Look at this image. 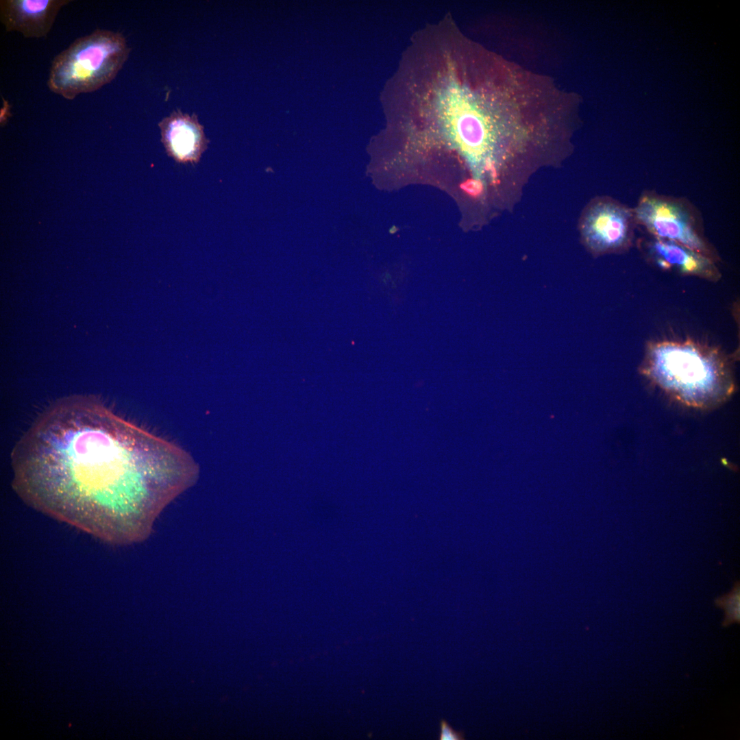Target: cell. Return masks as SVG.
Listing matches in <instances>:
<instances>
[{"label": "cell", "instance_id": "cell-4", "mask_svg": "<svg viewBox=\"0 0 740 740\" xmlns=\"http://www.w3.org/2000/svg\"><path fill=\"white\" fill-rule=\"evenodd\" d=\"M637 227L648 236L671 241L716 262L719 257L704 233L698 208L687 198L644 190L633 207Z\"/></svg>", "mask_w": 740, "mask_h": 740}, {"label": "cell", "instance_id": "cell-1", "mask_svg": "<svg viewBox=\"0 0 740 740\" xmlns=\"http://www.w3.org/2000/svg\"><path fill=\"white\" fill-rule=\"evenodd\" d=\"M11 457L14 488L25 502L120 544L147 538L199 475L186 451L84 395L49 406Z\"/></svg>", "mask_w": 740, "mask_h": 740}, {"label": "cell", "instance_id": "cell-8", "mask_svg": "<svg viewBox=\"0 0 740 740\" xmlns=\"http://www.w3.org/2000/svg\"><path fill=\"white\" fill-rule=\"evenodd\" d=\"M158 126L169 156L181 164L199 162L209 140L195 114L190 115L177 110L162 119Z\"/></svg>", "mask_w": 740, "mask_h": 740}, {"label": "cell", "instance_id": "cell-5", "mask_svg": "<svg viewBox=\"0 0 740 740\" xmlns=\"http://www.w3.org/2000/svg\"><path fill=\"white\" fill-rule=\"evenodd\" d=\"M578 227L583 245L594 256L627 251L637 228L633 208L608 196L588 203Z\"/></svg>", "mask_w": 740, "mask_h": 740}, {"label": "cell", "instance_id": "cell-6", "mask_svg": "<svg viewBox=\"0 0 740 740\" xmlns=\"http://www.w3.org/2000/svg\"><path fill=\"white\" fill-rule=\"evenodd\" d=\"M637 245L645 259L661 269L711 281L721 278L715 260L678 243L648 236Z\"/></svg>", "mask_w": 740, "mask_h": 740}, {"label": "cell", "instance_id": "cell-10", "mask_svg": "<svg viewBox=\"0 0 740 740\" xmlns=\"http://www.w3.org/2000/svg\"><path fill=\"white\" fill-rule=\"evenodd\" d=\"M464 732L456 731L445 719L440 722L439 740H463Z\"/></svg>", "mask_w": 740, "mask_h": 740}, {"label": "cell", "instance_id": "cell-3", "mask_svg": "<svg viewBox=\"0 0 740 740\" xmlns=\"http://www.w3.org/2000/svg\"><path fill=\"white\" fill-rule=\"evenodd\" d=\"M646 373L682 399L698 402L720 393L728 385L716 352L692 341H661L650 346Z\"/></svg>", "mask_w": 740, "mask_h": 740}, {"label": "cell", "instance_id": "cell-7", "mask_svg": "<svg viewBox=\"0 0 740 740\" xmlns=\"http://www.w3.org/2000/svg\"><path fill=\"white\" fill-rule=\"evenodd\" d=\"M69 0H1V22L8 32H18L25 38L46 37L56 17Z\"/></svg>", "mask_w": 740, "mask_h": 740}, {"label": "cell", "instance_id": "cell-9", "mask_svg": "<svg viewBox=\"0 0 740 740\" xmlns=\"http://www.w3.org/2000/svg\"><path fill=\"white\" fill-rule=\"evenodd\" d=\"M716 606L722 608L725 611V617L722 623V627H727L733 623L740 621V584L735 583L730 592L716 598L714 601Z\"/></svg>", "mask_w": 740, "mask_h": 740}, {"label": "cell", "instance_id": "cell-2", "mask_svg": "<svg viewBox=\"0 0 740 740\" xmlns=\"http://www.w3.org/2000/svg\"><path fill=\"white\" fill-rule=\"evenodd\" d=\"M130 51L121 33L96 29L77 38L54 57L47 87L66 100L96 91L116 77Z\"/></svg>", "mask_w": 740, "mask_h": 740}, {"label": "cell", "instance_id": "cell-11", "mask_svg": "<svg viewBox=\"0 0 740 740\" xmlns=\"http://www.w3.org/2000/svg\"><path fill=\"white\" fill-rule=\"evenodd\" d=\"M3 107H4V108H3V111L1 110V123H3V122L4 121H5V114H7L8 112H9V106H8V103L6 102V101H4V104H3Z\"/></svg>", "mask_w": 740, "mask_h": 740}]
</instances>
